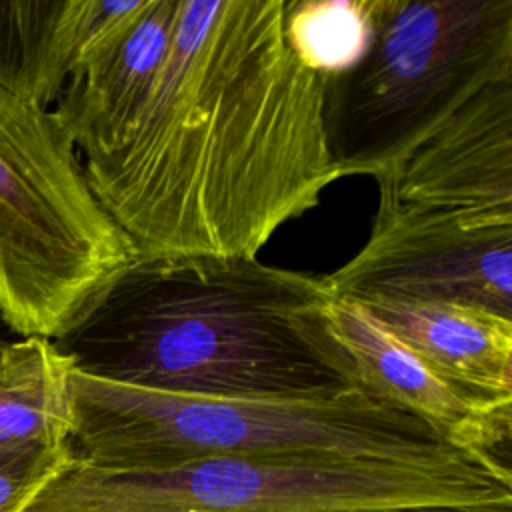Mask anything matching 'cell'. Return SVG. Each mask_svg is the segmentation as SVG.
<instances>
[{"label":"cell","instance_id":"obj_7","mask_svg":"<svg viewBox=\"0 0 512 512\" xmlns=\"http://www.w3.org/2000/svg\"><path fill=\"white\" fill-rule=\"evenodd\" d=\"M324 282L358 304H450L512 320V222L376 210L364 246Z\"/></svg>","mask_w":512,"mask_h":512},{"label":"cell","instance_id":"obj_4","mask_svg":"<svg viewBox=\"0 0 512 512\" xmlns=\"http://www.w3.org/2000/svg\"><path fill=\"white\" fill-rule=\"evenodd\" d=\"M512 502L510 464L454 452L434 460L216 456L108 470L72 456L24 512H368Z\"/></svg>","mask_w":512,"mask_h":512},{"label":"cell","instance_id":"obj_1","mask_svg":"<svg viewBox=\"0 0 512 512\" xmlns=\"http://www.w3.org/2000/svg\"><path fill=\"white\" fill-rule=\"evenodd\" d=\"M288 0H176L158 82L128 136L82 160L134 256H256L340 178L326 76L292 52Z\"/></svg>","mask_w":512,"mask_h":512},{"label":"cell","instance_id":"obj_12","mask_svg":"<svg viewBox=\"0 0 512 512\" xmlns=\"http://www.w3.org/2000/svg\"><path fill=\"white\" fill-rule=\"evenodd\" d=\"M364 308L444 376L512 400V320L450 304H368Z\"/></svg>","mask_w":512,"mask_h":512},{"label":"cell","instance_id":"obj_6","mask_svg":"<svg viewBox=\"0 0 512 512\" xmlns=\"http://www.w3.org/2000/svg\"><path fill=\"white\" fill-rule=\"evenodd\" d=\"M132 258L54 110L0 82L2 320L56 340Z\"/></svg>","mask_w":512,"mask_h":512},{"label":"cell","instance_id":"obj_2","mask_svg":"<svg viewBox=\"0 0 512 512\" xmlns=\"http://www.w3.org/2000/svg\"><path fill=\"white\" fill-rule=\"evenodd\" d=\"M324 278L256 256H134L56 340L88 376L214 400L362 390Z\"/></svg>","mask_w":512,"mask_h":512},{"label":"cell","instance_id":"obj_14","mask_svg":"<svg viewBox=\"0 0 512 512\" xmlns=\"http://www.w3.org/2000/svg\"><path fill=\"white\" fill-rule=\"evenodd\" d=\"M284 32L304 66L326 78L342 74L368 48L370 0H288Z\"/></svg>","mask_w":512,"mask_h":512},{"label":"cell","instance_id":"obj_15","mask_svg":"<svg viewBox=\"0 0 512 512\" xmlns=\"http://www.w3.org/2000/svg\"><path fill=\"white\" fill-rule=\"evenodd\" d=\"M72 456V444H68L0 460V512H24Z\"/></svg>","mask_w":512,"mask_h":512},{"label":"cell","instance_id":"obj_13","mask_svg":"<svg viewBox=\"0 0 512 512\" xmlns=\"http://www.w3.org/2000/svg\"><path fill=\"white\" fill-rule=\"evenodd\" d=\"M70 372L52 340H0V460L70 444Z\"/></svg>","mask_w":512,"mask_h":512},{"label":"cell","instance_id":"obj_10","mask_svg":"<svg viewBox=\"0 0 512 512\" xmlns=\"http://www.w3.org/2000/svg\"><path fill=\"white\" fill-rule=\"evenodd\" d=\"M176 0H148L132 26L100 48L64 84L54 114L82 158L128 136L164 68Z\"/></svg>","mask_w":512,"mask_h":512},{"label":"cell","instance_id":"obj_5","mask_svg":"<svg viewBox=\"0 0 512 512\" xmlns=\"http://www.w3.org/2000/svg\"><path fill=\"white\" fill-rule=\"evenodd\" d=\"M370 20L362 58L326 80L324 126L340 178L380 182L512 78V0H370Z\"/></svg>","mask_w":512,"mask_h":512},{"label":"cell","instance_id":"obj_9","mask_svg":"<svg viewBox=\"0 0 512 512\" xmlns=\"http://www.w3.org/2000/svg\"><path fill=\"white\" fill-rule=\"evenodd\" d=\"M328 318L362 388L430 426L448 446L508 464L512 400L464 386L414 354L362 304L334 298Z\"/></svg>","mask_w":512,"mask_h":512},{"label":"cell","instance_id":"obj_3","mask_svg":"<svg viewBox=\"0 0 512 512\" xmlns=\"http://www.w3.org/2000/svg\"><path fill=\"white\" fill-rule=\"evenodd\" d=\"M70 444L108 470H150L216 456L434 460L456 450L430 426L362 388L330 400H214L70 372Z\"/></svg>","mask_w":512,"mask_h":512},{"label":"cell","instance_id":"obj_16","mask_svg":"<svg viewBox=\"0 0 512 512\" xmlns=\"http://www.w3.org/2000/svg\"><path fill=\"white\" fill-rule=\"evenodd\" d=\"M368 512H512V502L474 504V506H428V508H396V510H368Z\"/></svg>","mask_w":512,"mask_h":512},{"label":"cell","instance_id":"obj_11","mask_svg":"<svg viewBox=\"0 0 512 512\" xmlns=\"http://www.w3.org/2000/svg\"><path fill=\"white\" fill-rule=\"evenodd\" d=\"M148 0H0V82L50 108L66 80L122 36Z\"/></svg>","mask_w":512,"mask_h":512},{"label":"cell","instance_id":"obj_8","mask_svg":"<svg viewBox=\"0 0 512 512\" xmlns=\"http://www.w3.org/2000/svg\"><path fill=\"white\" fill-rule=\"evenodd\" d=\"M378 184V210L512 222V78L490 84Z\"/></svg>","mask_w":512,"mask_h":512}]
</instances>
